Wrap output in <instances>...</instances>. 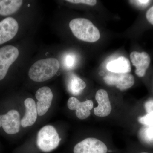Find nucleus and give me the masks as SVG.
Listing matches in <instances>:
<instances>
[{
  "mask_svg": "<svg viewBox=\"0 0 153 153\" xmlns=\"http://www.w3.org/2000/svg\"><path fill=\"white\" fill-rule=\"evenodd\" d=\"M145 114L139 117L138 121L143 126H153V98H150L145 102Z\"/></svg>",
  "mask_w": 153,
  "mask_h": 153,
  "instance_id": "obj_17",
  "label": "nucleus"
},
{
  "mask_svg": "<svg viewBox=\"0 0 153 153\" xmlns=\"http://www.w3.org/2000/svg\"></svg>",
  "mask_w": 153,
  "mask_h": 153,
  "instance_id": "obj_24",
  "label": "nucleus"
},
{
  "mask_svg": "<svg viewBox=\"0 0 153 153\" xmlns=\"http://www.w3.org/2000/svg\"><path fill=\"white\" fill-rule=\"evenodd\" d=\"M19 54L16 47L11 45L4 46L0 49V80L5 77L9 68L17 60Z\"/></svg>",
  "mask_w": 153,
  "mask_h": 153,
  "instance_id": "obj_5",
  "label": "nucleus"
},
{
  "mask_svg": "<svg viewBox=\"0 0 153 153\" xmlns=\"http://www.w3.org/2000/svg\"><path fill=\"white\" fill-rule=\"evenodd\" d=\"M104 81L109 85H115L121 91L130 88L135 83L133 75L129 73H117L111 72L103 77Z\"/></svg>",
  "mask_w": 153,
  "mask_h": 153,
  "instance_id": "obj_6",
  "label": "nucleus"
},
{
  "mask_svg": "<svg viewBox=\"0 0 153 153\" xmlns=\"http://www.w3.org/2000/svg\"><path fill=\"white\" fill-rule=\"evenodd\" d=\"M67 85L68 91L74 95H79L86 87L85 82L74 74L69 76Z\"/></svg>",
  "mask_w": 153,
  "mask_h": 153,
  "instance_id": "obj_16",
  "label": "nucleus"
},
{
  "mask_svg": "<svg viewBox=\"0 0 153 153\" xmlns=\"http://www.w3.org/2000/svg\"><path fill=\"white\" fill-rule=\"evenodd\" d=\"M73 35L81 41L94 43L100 37L99 30L88 19L77 18L71 20L69 24Z\"/></svg>",
  "mask_w": 153,
  "mask_h": 153,
  "instance_id": "obj_2",
  "label": "nucleus"
},
{
  "mask_svg": "<svg viewBox=\"0 0 153 153\" xmlns=\"http://www.w3.org/2000/svg\"><path fill=\"white\" fill-rule=\"evenodd\" d=\"M93 102L91 100L81 102L77 99L71 97L68 100L67 106L69 109L75 110V114L78 118L84 120L87 118L91 114V111L93 107Z\"/></svg>",
  "mask_w": 153,
  "mask_h": 153,
  "instance_id": "obj_11",
  "label": "nucleus"
},
{
  "mask_svg": "<svg viewBox=\"0 0 153 153\" xmlns=\"http://www.w3.org/2000/svg\"><path fill=\"white\" fill-rule=\"evenodd\" d=\"M36 97L38 100L36 104L38 114L39 116L44 115L51 106L53 99V93L49 87L44 86L37 90Z\"/></svg>",
  "mask_w": 153,
  "mask_h": 153,
  "instance_id": "obj_9",
  "label": "nucleus"
},
{
  "mask_svg": "<svg viewBox=\"0 0 153 153\" xmlns=\"http://www.w3.org/2000/svg\"><path fill=\"white\" fill-rule=\"evenodd\" d=\"M21 124L20 114L16 110H11L6 114L0 115V128L2 127L8 134L18 133Z\"/></svg>",
  "mask_w": 153,
  "mask_h": 153,
  "instance_id": "obj_7",
  "label": "nucleus"
},
{
  "mask_svg": "<svg viewBox=\"0 0 153 153\" xmlns=\"http://www.w3.org/2000/svg\"><path fill=\"white\" fill-rule=\"evenodd\" d=\"M66 1L72 4H83L90 6H94L97 4L96 0H67Z\"/></svg>",
  "mask_w": 153,
  "mask_h": 153,
  "instance_id": "obj_20",
  "label": "nucleus"
},
{
  "mask_svg": "<svg viewBox=\"0 0 153 153\" xmlns=\"http://www.w3.org/2000/svg\"><path fill=\"white\" fill-rule=\"evenodd\" d=\"M25 104L26 113L21 121V125L24 128L33 126L37 120L38 114L36 102L33 99H26Z\"/></svg>",
  "mask_w": 153,
  "mask_h": 153,
  "instance_id": "obj_13",
  "label": "nucleus"
},
{
  "mask_svg": "<svg viewBox=\"0 0 153 153\" xmlns=\"http://www.w3.org/2000/svg\"><path fill=\"white\" fill-rule=\"evenodd\" d=\"M130 57L132 63L135 67V74L139 77H144L150 65V55L146 52L134 51L131 53Z\"/></svg>",
  "mask_w": 153,
  "mask_h": 153,
  "instance_id": "obj_8",
  "label": "nucleus"
},
{
  "mask_svg": "<svg viewBox=\"0 0 153 153\" xmlns=\"http://www.w3.org/2000/svg\"><path fill=\"white\" fill-rule=\"evenodd\" d=\"M60 140L61 139L55 128L47 125L43 127L38 132L36 144L41 152L48 153L56 149Z\"/></svg>",
  "mask_w": 153,
  "mask_h": 153,
  "instance_id": "obj_3",
  "label": "nucleus"
},
{
  "mask_svg": "<svg viewBox=\"0 0 153 153\" xmlns=\"http://www.w3.org/2000/svg\"><path fill=\"white\" fill-rule=\"evenodd\" d=\"M22 4V0H0V15H12L20 9Z\"/></svg>",
  "mask_w": 153,
  "mask_h": 153,
  "instance_id": "obj_15",
  "label": "nucleus"
},
{
  "mask_svg": "<svg viewBox=\"0 0 153 153\" xmlns=\"http://www.w3.org/2000/svg\"><path fill=\"white\" fill-rule=\"evenodd\" d=\"M95 99L98 106L94 108V114L102 117L109 115L112 111V107L106 91L103 89L97 91L96 93Z\"/></svg>",
  "mask_w": 153,
  "mask_h": 153,
  "instance_id": "obj_12",
  "label": "nucleus"
},
{
  "mask_svg": "<svg viewBox=\"0 0 153 153\" xmlns=\"http://www.w3.org/2000/svg\"><path fill=\"white\" fill-rule=\"evenodd\" d=\"M139 137L145 145L153 146V126H143L139 131Z\"/></svg>",
  "mask_w": 153,
  "mask_h": 153,
  "instance_id": "obj_18",
  "label": "nucleus"
},
{
  "mask_svg": "<svg viewBox=\"0 0 153 153\" xmlns=\"http://www.w3.org/2000/svg\"><path fill=\"white\" fill-rule=\"evenodd\" d=\"M137 153H153V152H149L147 151H139Z\"/></svg>",
  "mask_w": 153,
  "mask_h": 153,
  "instance_id": "obj_23",
  "label": "nucleus"
},
{
  "mask_svg": "<svg viewBox=\"0 0 153 153\" xmlns=\"http://www.w3.org/2000/svg\"><path fill=\"white\" fill-rule=\"evenodd\" d=\"M102 141L95 138H88L77 143L73 148V153H111Z\"/></svg>",
  "mask_w": 153,
  "mask_h": 153,
  "instance_id": "obj_4",
  "label": "nucleus"
},
{
  "mask_svg": "<svg viewBox=\"0 0 153 153\" xmlns=\"http://www.w3.org/2000/svg\"><path fill=\"white\" fill-rule=\"evenodd\" d=\"M76 58L74 55L68 54L64 58V66L67 68H72L76 63Z\"/></svg>",
  "mask_w": 153,
  "mask_h": 153,
  "instance_id": "obj_19",
  "label": "nucleus"
},
{
  "mask_svg": "<svg viewBox=\"0 0 153 153\" xmlns=\"http://www.w3.org/2000/svg\"><path fill=\"white\" fill-rule=\"evenodd\" d=\"M146 17L148 22L153 25V5L147 11Z\"/></svg>",
  "mask_w": 153,
  "mask_h": 153,
  "instance_id": "obj_22",
  "label": "nucleus"
},
{
  "mask_svg": "<svg viewBox=\"0 0 153 153\" xmlns=\"http://www.w3.org/2000/svg\"><path fill=\"white\" fill-rule=\"evenodd\" d=\"M59 61L55 58L42 59L36 61L30 67V78L35 82H42L51 79L60 68Z\"/></svg>",
  "mask_w": 153,
  "mask_h": 153,
  "instance_id": "obj_1",
  "label": "nucleus"
},
{
  "mask_svg": "<svg viewBox=\"0 0 153 153\" xmlns=\"http://www.w3.org/2000/svg\"><path fill=\"white\" fill-rule=\"evenodd\" d=\"M130 2L134 3L139 7L145 8L151 4V1L148 0H139V1H130Z\"/></svg>",
  "mask_w": 153,
  "mask_h": 153,
  "instance_id": "obj_21",
  "label": "nucleus"
},
{
  "mask_svg": "<svg viewBox=\"0 0 153 153\" xmlns=\"http://www.w3.org/2000/svg\"><path fill=\"white\" fill-rule=\"evenodd\" d=\"M107 68L111 72L129 73L131 70L129 60L124 57H120L108 63Z\"/></svg>",
  "mask_w": 153,
  "mask_h": 153,
  "instance_id": "obj_14",
  "label": "nucleus"
},
{
  "mask_svg": "<svg viewBox=\"0 0 153 153\" xmlns=\"http://www.w3.org/2000/svg\"><path fill=\"white\" fill-rule=\"evenodd\" d=\"M19 26L13 18L8 17L0 22V45L7 42L16 35Z\"/></svg>",
  "mask_w": 153,
  "mask_h": 153,
  "instance_id": "obj_10",
  "label": "nucleus"
}]
</instances>
